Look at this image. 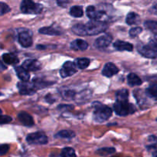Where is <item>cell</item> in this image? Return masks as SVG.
<instances>
[{"mask_svg": "<svg viewBox=\"0 0 157 157\" xmlns=\"http://www.w3.org/2000/svg\"><path fill=\"white\" fill-rule=\"evenodd\" d=\"M93 107L94 108V119L95 121L102 123L110 119L112 115V110L110 107L101 104L100 102L94 103Z\"/></svg>", "mask_w": 157, "mask_h": 157, "instance_id": "1", "label": "cell"}, {"mask_svg": "<svg viewBox=\"0 0 157 157\" xmlns=\"http://www.w3.org/2000/svg\"><path fill=\"white\" fill-rule=\"evenodd\" d=\"M107 25L104 21L100 20L91 19L89 22L84 25L86 35H96L107 29Z\"/></svg>", "mask_w": 157, "mask_h": 157, "instance_id": "2", "label": "cell"}, {"mask_svg": "<svg viewBox=\"0 0 157 157\" xmlns=\"http://www.w3.org/2000/svg\"><path fill=\"white\" fill-rule=\"evenodd\" d=\"M156 41H151V42L149 43L148 44H139L137 45L138 52L148 58H156L157 55L156 50Z\"/></svg>", "mask_w": 157, "mask_h": 157, "instance_id": "3", "label": "cell"}, {"mask_svg": "<svg viewBox=\"0 0 157 157\" xmlns=\"http://www.w3.org/2000/svg\"><path fill=\"white\" fill-rule=\"evenodd\" d=\"M113 108H114V111L116 112L117 114L120 115V116H127V115H129L135 112L134 106L128 103V101H116V103L113 105Z\"/></svg>", "mask_w": 157, "mask_h": 157, "instance_id": "4", "label": "cell"}, {"mask_svg": "<svg viewBox=\"0 0 157 157\" xmlns=\"http://www.w3.org/2000/svg\"><path fill=\"white\" fill-rule=\"evenodd\" d=\"M21 12L25 14H39L42 11V6L35 3L32 0H22L20 6Z\"/></svg>", "mask_w": 157, "mask_h": 157, "instance_id": "5", "label": "cell"}, {"mask_svg": "<svg viewBox=\"0 0 157 157\" xmlns=\"http://www.w3.org/2000/svg\"><path fill=\"white\" fill-rule=\"evenodd\" d=\"M26 140L29 144L43 145L48 143V137L42 132H36V133H32L28 135Z\"/></svg>", "mask_w": 157, "mask_h": 157, "instance_id": "6", "label": "cell"}, {"mask_svg": "<svg viewBox=\"0 0 157 157\" xmlns=\"http://www.w3.org/2000/svg\"><path fill=\"white\" fill-rule=\"evenodd\" d=\"M77 72V67L75 63L71 61H67L63 64L62 67L60 70V74L62 78H67L75 75Z\"/></svg>", "mask_w": 157, "mask_h": 157, "instance_id": "7", "label": "cell"}, {"mask_svg": "<svg viewBox=\"0 0 157 157\" xmlns=\"http://www.w3.org/2000/svg\"><path fill=\"white\" fill-rule=\"evenodd\" d=\"M86 13H87V17L90 19H96L100 20V21H102V18L105 16V13L104 12H102L101 10H98L93 6H88L87 8Z\"/></svg>", "mask_w": 157, "mask_h": 157, "instance_id": "8", "label": "cell"}, {"mask_svg": "<svg viewBox=\"0 0 157 157\" xmlns=\"http://www.w3.org/2000/svg\"><path fill=\"white\" fill-rule=\"evenodd\" d=\"M18 87L20 94L22 95H31L36 91L34 84H29L28 81H22L21 83H18Z\"/></svg>", "mask_w": 157, "mask_h": 157, "instance_id": "9", "label": "cell"}, {"mask_svg": "<svg viewBox=\"0 0 157 157\" xmlns=\"http://www.w3.org/2000/svg\"><path fill=\"white\" fill-rule=\"evenodd\" d=\"M18 41L20 44L24 48H29L32 44V35L28 31H22L18 35Z\"/></svg>", "mask_w": 157, "mask_h": 157, "instance_id": "10", "label": "cell"}, {"mask_svg": "<svg viewBox=\"0 0 157 157\" xmlns=\"http://www.w3.org/2000/svg\"><path fill=\"white\" fill-rule=\"evenodd\" d=\"M112 39H113V38L110 35H102V36L99 37L96 39L94 42L95 47L98 48H105L110 45Z\"/></svg>", "mask_w": 157, "mask_h": 157, "instance_id": "11", "label": "cell"}, {"mask_svg": "<svg viewBox=\"0 0 157 157\" xmlns=\"http://www.w3.org/2000/svg\"><path fill=\"white\" fill-rule=\"evenodd\" d=\"M22 67L28 71H36L41 69V63L37 60L29 59L23 62Z\"/></svg>", "mask_w": 157, "mask_h": 157, "instance_id": "12", "label": "cell"}, {"mask_svg": "<svg viewBox=\"0 0 157 157\" xmlns=\"http://www.w3.org/2000/svg\"><path fill=\"white\" fill-rule=\"evenodd\" d=\"M118 71H119V69L117 68V67L113 63L109 62L106 64L104 67V69L102 70V75L107 78H111L113 75H117Z\"/></svg>", "mask_w": 157, "mask_h": 157, "instance_id": "13", "label": "cell"}, {"mask_svg": "<svg viewBox=\"0 0 157 157\" xmlns=\"http://www.w3.org/2000/svg\"><path fill=\"white\" fill-rule=\"evenodd\" d=\"M18 117L20 122L24 126H26V127H32V126L34 125L33 118H32V117L30 114H29L26 112H20L18 115Z\"/></svg>", "mask_w": 157, "mask_h": 157, "instance_id": "14", "label": "cell"}, {"mask_svg": "<svg viewBox=\"0 0 157 157\" xmlns=\"http://www.w3.org/2000/svg\"><path fill=\"white\" fill-rule=\"evenodd\" d=\"M113 46L118 51H128V52H132L133 49V44L124 41H117L113 44Z\"/></svg>", "mask_w": 157, "mask_h": 157, "instance_id": "15", "label": "cell"}, {"mask_svg": "<svg viewBox=\"0 0 157 157\" xmlns=\"http://www.w3.org/2000/svg\"><path fill=\"white\" fill-rule=\"evenodd\" d=\"M71 47L74 50H79V51H84L88 48V44L87 41H84L82 39H77L75 40L71 44Z\"/></svg>", "mask_w": 157, "mask_h": 157, "instance_id": "16", "label": "cell"}, {"mask_svg": "<svg viewBox=\"0 0 157 157\" xmlns=\"http://www.w3.org/2000/svg\"><path fill=\"white\" fill-rule=\"evenodd\" d=\"M15 71H16L17 76L18 77L20 80L22 81H29L30 78V75L29 71L26 69H25L22 66H18L15 67Z\"/></svg>", "mask_w": 157, "mask_h": 157, "instance_id": "17", "label": "cell"}, {"mask_svg": "<svg viewBox=\"0 0 157 157\" xmlns=\"http://www.w3.org/2000/svg\"><path fill=\"white\" fill-rule=\"evenodd\" d=\"M127 81H128V84L130 86H139L142 84V81H141L140 78L137 76L135 74H130L127 77Z\"/></svg>", "mask_w": 157, "mask_h": 157, "instance_id": "18", "label": "cell"}, {"mask_svg": "<svg viewBox=\"0 0 157 157\" xmlns=\"http://www.w3.org/2000/svg\"><path fill=\"white\" fill-rule=\"evenodd\" d=\"M3 61L8 64H16L18 62V59L13 54H4L2 56Z\"/></svg>", "mask_w": 157, "mask_h": 157, "instance_id": "19", "label": "cell"}, {"mask_svg": "<svg viewBox=\"0 0 157 157\" xmlns=\"http://www.w3.org/2000/svg\"><path fill=\"white\" fill-rule=\"evenodd\" d=\"M39 32L44 35H61V32L58 30L55 29L53 27H44L39 29Z\"/></svg>", "mask_w": 157, "mask_h": 157, "instance_id": "20", "label": "cell"}, {"mask_svg": "<svg viewBox=\"0 0 157 157\" xmlns=\"http://www.w3.org/2000/svg\"><path fill=\"white\" fill-rule=\"evenodd\" d=\"M126 21L128 25H136L138 24L140 21V16L136 13L134 12H130L127 15V18H126Z\"/></svg>", "mask_w": 157, "mask_h": 157, "instance_id": "21", "label": "cell"}, {"mask_svg": "<svg viewBox=\"0 0 157 157\" xmlns=\"http://www.w3.org/2000/svg\"><path fill=\"white\" fill-rule=\"evenodd\" d=\"M129 92L126 89H122L118 90L116 94V101H128Z\"/></svg>", "mask_w": 157, "mask_h": 157, "instance_id": "22", "label": "cell"}, {"mask_svg": "<svg viewBox=\"0 0 157 157\" xmlns=\"http://www.w3.org/2000/svg\"><path fill=\"white\" fill-rule=\"evenodd\" d=\"M89 64H90V60L88 58H78L75 61V65H76V67H79L80 69L86 68V67H88Z\"/></svg>", "mask_w": 157, "mask_h": 157, "instance_id": "23", "label": "cell"}, {"mask_svg": "<svg viewBox=\"0 0 157 157\" xmlns=\"http://www.w3.org/2000/svg\"><path fill=\"white\" fill-rule=\"evenodd\" d=\"M61 96L63 97V98L65 100H67V101H70V100L74 99L75 98V95H76V93H75L74 90H71V89H64V90H61Z\"/></svg>", "mask_w": 157, "mask_h": 157, "instance_id": "24", "label": "cell"}, {"mask_svg": "<svg viewBox=\"0 0 157 157\" xmlns=\"http://www.w3.org/2000/svg\"><path fill=\"white\" fill-rule=\"evenodd\" d=\"M70 15L75 18H80L84 15V11L81 6H73L70 9Z\"/></svg>", "mask_w": 157, "mask_h": 157, "instance_id": "25", "label": "cell"}, {"mask_svg": "<svg viewBox=\"0 0 157 157\" xmlns=\"http://www.w3.org/2000/svg\"><path fill=\"white\" fill-rule=\"evenodd\" d=\"M72 32L78 35L84 36L86 35L85 29H84V25L83 24H77L72 27Z\"/></svg>", "mask_w": 157, "mask_h": 157, "instance_id": "26", "label": "cell"}, {"mask_svg": "<svg viewBox=\"0 0 157 157\" xmlns=\"http://www.w3.org/2000/svg\"><path fill=\"white\" fill-rule=\"evenodd\" d=\"M56 136L61 138H65V139H71V138L75 137V133L73 131H71V130H61V131L58 132L57 133Z\"/></svg>", "mask_w": 157, "mask_h": 157, "instance_id": "27", "label": "cell"}, {"mask_svg": "<svg viewBox=\"0 0 157 157\" xmlns=\"http://www.w3.org/2000/svg\"><path fill=\"white\" fill-rule=\"evenodd\" d=\"M61 157H77L75 150L71 147H66L61 150Z\"/></svg>", "mask_w": 157, "mask_h": 157, "instance_id": "28", "label": "cell"}, {"mask_svg": "<svg viewBox=\"0 0 157 157\" xmlns=\"http://www.w3.org/2000/svg\"><path fill=\"white\" fill-rule=\"evenodd\" d=\"M144 26L147 28V29H149L150 31H151L152 32L156 35L157 32V23L155 21H147L144 23Z\"/></svg>", "mask_w": 157, "mask_h": 157, "instance_id": "29", "label": "cell"}, {"mask_svg": "<svg viewBox=\"0 0 157 157\" xmlns=\"http://www.w3.org/2000/svg\"><path fill=\"white\" fill-rule=\"evenodd\" d=\"M147 94L149 95L150 97L151 98H154L156 99V96H157V85L156 84H153L147 89Z\"/></svg>", "mask_w": 157, "mask_h": 157, "instance_id": "30", "label": "cell"}, {"mask_svg": "<svg viewBox=\"0 0 157 157\" xmlns=\"http://www.w3.org/2000/svg\"><path fill=\"white\" fill-rule=\"evenodd\" d=\"M115 152L114 148H103L100 149L97 151V153L101 156H107V155L111 154V153H113Z\"/></svg>", "mask_w": 157, "mask_h": 157, "instance_id": "31", "label": "cell"}, {"mask_svg": "<svg viewBox=\"0 0 157 157\" xmlns=\"http://www.w3.org/2000/svg\"><path fill=\"white\" fill-rule=\"evenodd\" d=\"M10 12V8L7 4L0 2V15H3L5 14Z\"/></svg>", "mask_w": 157, "mask_h": 157, "instance_id": "32", "label": "cell"}, {"mask_svg": "<svg viewBox=\"0 0 157 157\" xmlns=\"http://www.w3.org/2000/svg\"><path fill=\"white\" fill-rule=\"evenodd\" d=\"M143 29H141V28L140 27H135V28H133V29H131L130 30V35L131 37H136L139 34H140L141 32H142Z\"/></svg>", "mask_w": 157, "mask_h": 157, "instance_id": "33", "label": "cell"}, {"mask_svg": "<svg viewBox=\"0 0 157 157\" xmlns=\"http://www.w3.org/2000/svg\"><path fill=\"white\" fill-rule=\"evenodd\" d=\"M12 121V118L6 115H0V124H9Z\"/></svg>", "mask_w": 157, "mask_h": 157, "instance_id": "34", "label": "cell"}, {"mask_svg": "<svg viewBox=\"0 0 157 157\" xmlns=\"http://www.w3.org/2000/svg\"><path fill=\"white\" fill-rule=\"evenodd\" d=\"M9 147L7 144H2L0 145V155H5L9 151Z\"/></svg>", "mask_w": 157, "mask_h": 157, "instance_id": "35", "label": "cell"}, {"mask_svg": "<svg viewBox=\"0 0 157 157\" xmlns=\"http://www.w3.org/2000/svg\"><path fill=\"white\" fill-rule=\"evenodd\" d=\"M67 2H68V0H58V4L63 7L67 6Z\"/></svg>", "mask_w": 157, "mask_h": 157, "instance_id": "36", "label": "cell"}, {"mask_svg": "<svg viewBox=\"0 0 157 157\" xmlns=\"http://www.w3.org/2000/svg\"><path fill=\"white\" fill-rule=\"evenodd\" d=\"M2 114V110H1V109H0V115Z\"/></svg>", "mask_w": 157, "mask_h": 157, "instance_id": "37", "label": "cell"}]
</instances>
